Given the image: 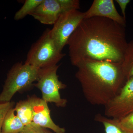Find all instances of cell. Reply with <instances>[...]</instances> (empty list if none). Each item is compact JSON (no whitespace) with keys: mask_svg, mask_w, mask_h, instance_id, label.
Returning <instances> with one entry per match:
<instances>
[{"mask_svg":"<svg viewBox=\"0 0 133 133\" xmlns=\"http://www.w3.org/2000/svg\"><path fill=\"white\" fill-rule=\"evenodd\" d=\"M128 44L125 27L94 17L83 19L66 45L71 63L76 66L85 59L122 64Z\"/></svg>","mask_w":133,"mask_h":133,"instance_id":"obj_1","label":"cell"},{"mask_svg":"<svg viewBox=\"0 0 133 133\" xmlns=\"http://www.w3.org/2000/svg\"><path fill=\"white\" fill-rule=\"evenodd\" d=\"M76 67V77L83 95L94 105H107L127 80L121 63L85 59Z\"/></svg>","mask_w":133,"mask_h":133,"instance_id":"obj_2","label":"cell"},{"mask_svg":"<svg viewBox=\"0 0 133 133\" xmlns=\"http://www.w3.org/2000/svg\"><path fill=\"white\" fill-rule=\"evenodd\" d=\"M40 69L22 62L14 64L7 75L0 102H10L16 92L31 88L38 80Z\"/></svg>","mask_w":133,"mask_h":133,"instance_id":"obj_3","label":"cell"},{"mask_svg":"<svg viewBox=\"0 0 133 133\" xmlns=\"http://www.w3.org/2000/svg\"><path fill=\"white\" fill-rule=\"evenodd\" d=\"M65 55L58 49L51 38L50 29H47L31 45L24 63L43 69L56 65Z\"/></svg>","mask_w":133,"mask_h":133,"instance_id":"obj_4","label":"cell"},{"mask_svg":"<svg viewBox=\"0 0 133 133\" xmlns=\"http://www.w3.org/2000/svg\"><path fill=\"white\" fill-rule=\"evenodd\" d=\"M59 65L49 66L39 70L38 80L34 85L41 91L42 99L54 103L58 107L66 106L67 101L61 97L59 90L66 88V85L58 79L57 74Z\"/></svg>","mask_w":133,"mask_h":133,"instance_id":"obj_5","label":"cell"},{"mask_svg":"<svg viewBox=\"0 0 133 133\" xmlns=\"http://www.w3.org/2000/svg\"><path fill=\"white\" fill-rule=\"evenodd\" d=\"M84 12L73 10L64 12L59 16L52 29L50 35L57 48L62 51L70 36L84 19Z\"/></svg>","mask_w":133,"mask_h":133,"instance_id":"obj_6","label":"cell"},{"mask_svg":"<svg viewBox=\"0 0 133 133\" xmlns=\"http://www.w3.org/2000/svg\"><path fill=\"white\" fill-rule=\"evenodd\" d=\"M104 107L105 116L111 118L120 119L133 112V76Z\"/></svg>","mask_w":133,"mask_h":133,"instance_id":"obj_7","label":"cell"},{"mask_svg":"<svg viewBox=\"0 0 133 133\" xmlns=\"http://www.w3.org/2000/svg\"><path fill=\"white\" fill-rule=\"evenodd\" d=\"M30 98L33 106L32 122L43 128L51 129L55 133H66L65 129L57 125L52 120L48 103L37 97Z\"/></svg>","mask_w":133,"mask_h":133,"instance_id":"obj_8","label":"cell"},{"mask_svg":"<svg viewBox=\"0 0 133 133\" xmlns=\"http://www.w3.org/2000/svg\"><path fill=\"white\" fill-rule=\"evenodd\" d=\"M84 15V19L94 17H104L126 27V20L117 11L113 0H94Z\"/></svg>","mask_w":133,"mask_h":133,"instance_id":"obj_9","label":"cell"},{"mask_svg":"<svg viewBox=\"0 0 133 133\" xmlns=\"http://www.w3.org/2000/svg\"><path fill=\"white\" fill-rule=\"evenodd\" d=\"M63 13L58 0H43L30 15L42 24L53 25Z\"/></svg>","mask_w":133,"mask_h":133,"instance_id":"obj_10","label":"cell"},{"mask_svg":"<svg viewBox=\"0 0 133 133\" xmlns=\"http://www.w3.org/2000/svg\"><path fill=\"white\" fill-rule=\"evenodd\" d=\"M94 120L101 123L104 127L105 133H133V131L122 125L118 119L111 118L98 114Z\"/></svg>","mask_w":133,"mask_h":133,"instance_id":"obj_11","label":"cell"},{"mask_svg":"<svg viewBox=\"0 0 133 133\" xmlns=\"http://www.w3.org/2000/svg\"><path fill=\"white\" fill-rule=\"evenodd\" d=\"M25 125L15 112L14 108H11L5 116L1 128V133H19Z\"/></svg>","mask_w":133,"mask_h":133,"instance_id":"obj_12","label":"cell"},{"mask_svg":"<svg viewBox=\"0 0 133 133\" xmlns=\"http://www.w3.org/2000/svg\"><path fill=\"white\" fill-rule=\"evenodd\" d=\"M17 116L21 121L24 125L32 122L33 117V106L30 98L17 103L14 108Z\"/></svg>","mask_w":133,"mask_h":133,"instance_id":"obj_13","label":"cell"},{"mask_svg":"<svg viewBox=\"0 0 133 133\" xmlns=\"http://www.w3.org/2000/svg\"><path fill=\"white\" fill-rule=\"evenodd\" d=\"M122 65L127 80L133 76V40L128 43Z\"/></svg>","mask_w":133,"mask_h":133,"instance_id":"obj_14","label":"cell"},{"mask_svg":"<svg viewBox=\"0 0 133 133\" xmlns=\"http://www.w3.org/2000/svg\"><path fill=\"white\" fill-rule=\"evenodd\" d=\"M43 0H26L21 8L16 13L14 19L15 21H19L30 15Z\"/></svg>","mask_w":133,"mask_h":133,"instance_id":"obj_15","label":"cell"},{"mask_svg":"<svg viewBox=\"0 0 133 133\" xmlns=\"http://www.w3.org/2000/svg\"><path fill=\"white\" fill-rule=\"evenodd\" d=\"M58 1L63 12L80 8V1L78 0H58Z\"/></svg>","mask_w":133,"mask_h":133,"instance_id":"obj_16","label":"cell"},{"mask_svg":"<svg viewBox=\"0 0 133 133\" xmlns=\"http://www.w3.org/2000/svg\"><path fill=\"white\" fill-rule=\"evenodd\" d=\"M19 133H52L40 126L34 124L33 122L25 126L23 130Z\"/></svg>","mask_w":133,"mask_h":133,"instance_id":"obj_17","label":"cell"},{"mask_svg":"<svg viewBox=\"0 0 133 133\" xmlns=\"http://www.w3.org/2000/svg\"><path fill=\"white\" fill-rule=\"evenodd\" d=\"M14 102L13 101L5 102H0V130L3 121L8 112L11 108H14Z\"/></svg>","mask_w":133,"mask_h":133,"instance_id":"obj_18","label":"cell"},{"mask_svg":"<svg viewBox=\"0 0 133 133\" xmlns=\"http://www.w3.org/2000/svg\"><path fill=\"white\" fill-rule=\"evenodd\" d=\"M118 120L122 125L133 131V112Z\"/></svg>","mask_w":133,"mask_h":133,"instance_id":"obj_19","label":"cell"},{"mask_svg":"<svg viewBox=\"0 0 133 133\" xmlns=\"http://www.w3.org/2000/svg\"><path fill=\"white\" fill-rule=\"evenodd\" d=\"M115 1L118 3L121 9L123 17L126 20L125 10L127 6L131 2L130 0H116Z\"/></svg>","mask_w":133,"mask_h":133,"instance_id":"obj_20","label":"cell"},{"mask_svg":"<svg viewBox=\"0 0 133 133\" xmlns=\"http://www.w3.org/2000/svg\"><path fill=\"white\" fill-rule=\"evenodd\" d=\"M1 130H0V133H1Z\"/></svg>","mask_w":133,"mask_h":133,"instance_id":"obj_21","label":"cell"}]
</instances>
